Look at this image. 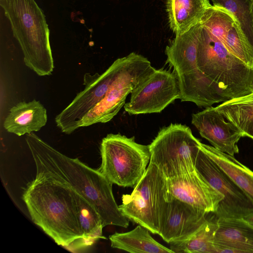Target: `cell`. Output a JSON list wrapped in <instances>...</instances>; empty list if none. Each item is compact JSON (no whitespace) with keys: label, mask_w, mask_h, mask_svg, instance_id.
Returning <instances> with one entry per match:
<instances>
[{"label":"cell","mask_w":253,"mask_h":253,"mask_svg":"<svg viewBox=\"0 0 253 253\" xmlns=\"http://www.w3.org/2000/svg\"><path fill=\"white\" fill-rule=\"evenodd\" d=\"M214 243L253 253V226L243 218H217Z\"/></svg>","instance_id":"17"},{"label":"cell","mask_w":253,"mask_h":253,"mask_svg":"<svg viewBox=\"0 0 253 253\" xmlns=\"http://www.w3.org/2000/svg\"><path fill=\"white\" fill-rule=\"evenodd\" d=\"M71 190L77 218L87 247L98 239L105 238L102 235V219L97 210L83 196Z\"/></svg>","instance_id":"21"},{"label":"cell","mask_w":253,"mask_h":253,"mask_svg":"<svg viewBox=\"0 0 253 253\" xmlns=\"http://www.w3.org/2000/svg\"><path fill=\"white\" fill-rule=\"evenodd\" d=\"M197 62L201 71L225 102L253 92V69L232 54L202 26L197 47Z\"/></svg>","instance_id":"4"},{"label":"cell","mask_w":253,"mask_h":253,"mask_svg":"<svg viewBox=\"0 0 253 253\" xmlns=\"http://www.w3.org/2000/svg\"><path fill=\"white\" fill-rule=\"evenodd\" d=\"M201 143L189 126L171 124L162 128L149 145L150 162L167 178L193 172Z\"/></svg>","instance_id":"7"},{"label":"cell","mask_w":253,"mask_h":253,"mask_svg":"<svg viewBox=\"0 0 253 253\" xmlns=\"http://www.w3.org/2000/svg\"><path fill=\"white\" fill-rule=\"evenodd\" d=\"M243 219H244L248 223L253 226V212L248 215Z\"/></svg>","instance_id":"26"},{"label":"cell","mask_w":253,"mask_h":253,"mask_svg":"<svg viewBox=\"0 0 253 253\" xmlns=\"http://www.w3.org/2000/svg\"><path fill=\"white\" fill-rule=\"evenodd\" d=\"M200 147L253 202V171L234 156L220 151L213 146L201 143Z\"/></svg>","instance_id":"20"},{"label":"cell","mask_w":253,"mask_h":253,"mask_svg":"<svg viewBox=\"0 0 253 253\" xmlns=\"http://www.w3.org/2000/svg\"><path fill=\"white\" fill-rule=\"evenodd\" d=\"M25 140L35 164L36 176L55 180L79 193L97 210L103 227L128 226V220L115 200L113 183L97 169L61 153L34 132L26 134Z\"/></svg>","instance_id":"1"},{"label":"cell","mask_w":253,"mask_h":253,"mask_svg":"<svg viewBox=\"0 0 253 253\" xmlns=\"http://www.w3.org/2000/svg\"><path fill=\"white\" fill-rule=\"evenodd\" d=\"M146 228L138 225L131 231L109 236L112 248L131 253H173L156 241Z\"/></svg>","instance_id":"19"},{"label":"cell","mask_w":253,"mask_h":253,"mask_svg":"<svg viewBox=\"0 0 253 253\" xmlns=\"http://www.w3.org/2000/svg\"><path fill=\"white\" fill-rule=\"evenodd\" d=\"M169 194L207 213H214L224 196L196 170L167 178Z\"/></svg>","instance_id":"14"},{"label":"cell","mask_w":253,"mask_h":253,"mask_svg":"<svg viewBox=\"0 0 253 253\" xmlns=\"http://www.w3.org/2000/svg\"><path fill=\"white\" fill-rule=\"evenodd\" d=\"M19 43L26 66L40 76L50 75L54 62L45 15L35 0H0Z\"/></svg>","instance_id":"3"},{"label":"cell","mask_w":253,"mask_h":253,"mask_svg":"<svg viewBox=\"0 0 253 253\" xmlns=\"http://www.w3.org/2000/svg\"><path fill=\"white\" fill-rule=\"evenodd\" d=\"M199 22L185 32L176 35L165 49L166 62L173 68L178 81L181 101L207 108L224 100L200 69L197 47L201 28Z\"/></svg>","instance_id":"5"},{"label":"cell","mask_w":253,"mask_h":253,"mask_svg":"<svg viewBox=\"0 0 253 253\" xmlns=\"http://www.w3.org/2000/svg\"><path fill=\"white\" fill-rule=\"evenodd\" d=\"M215 109L234 125L243 122L253 117V92L224 102Z\"/></svg>","instance_id":"24"},{"label":"cell","mask_w":253,"mask_h":253,"mask_svg":"<svg viewBox=\"0 0 253 253\" xmlns=\"http://www.w3.org/2000/svg\"><path fill=\"white\" fill-rule=\"evenodd\" d=\"M227 9L234 17L245 40L253 50V0H209Z\"/></svg>","instance_id":"23"},{"label":"cell","mask_w":253,"mask_h":253,"mask_svg":"<svg viewBox=\"0 0 253 253\" xmlns=\"http://www.w3.org/2000/svg\"><path fill=\"white\" fill-rule=\"evenodd\" d=\"M155 70L147 58L132 52L128 65L113 82L103 98L84 117L80 127L110 121L124 106L128 94Z\"/></svg>","instance_id":"10"},{"label":"cell","mask_w":253,"mask_h":253,"mask_svg":"<svg viewBox=\"0 0 253 253\" xmlns=\"http://www.w3.org/2000/svg\"><path fill=\"white\" fill-rule=\"evenodd\" d=\"M33 222L58 245L86 247L78 222L71 189L51 178L36 176L22 195Z\"/></svg>","instance_id":"2"},{"label":"cell","mask_w":253,"mask_h":253,"mask_svg":"<svg viewBox=\"0 0 253 253\" xmlns=\"http://www.w3.org/2000/svg\"><path fill=\"white\" fill-rule=\"evenodd\" d=\"M216 221L208 220L194 234L188 238L170 244L173 253H215L214 234Z\"/></svg>","instance_id":"22"},{"label":"cell","mask_w":253,"mask_h":253,"mask_svg":"<svg viewBox=\"0 0 253 253\" xmlns=\"http://www.w3.org/2000/svg\"><path fill=\"white\" fill-rule=\"evenodd\" d=\"M167 178L150 162L130 194H124L119 208L129 220L159 234L160 219L168 194Z\"/></svg>","instance_id":"8"},{"label":"cell","mask_w":253,"mask_h":253,"mask_svg":"<svg viewBox=\"0 0 253 253\" xmlns=\"http://www.w3.org/2000/svg\"><path fill=\"white\" fill-rule=\"evenodd\" d=\"M130 94L124 109L129 115H138L161 112L179 99L180 91L174 74L160 69L149 75Z\"/></svg>","instance_id":"12"},{"label":"cell","mask_w":253,"mask_h":253,"mask_svg":"<svg viewBox=\"0 0 253 253\" xmlns=\"http://www.w3.org/2000/svg\"><path fill=\"white\" fill-rule=\"evenodd\" d=\"M131 57V52L118 58L101 74L86 73L84 75V89L55 118L56 126L62 132L70 134L80 127L82 119L103 98Z\"/></svg>","instance_id":"9"},{"label":"cell","mask_w":253,"mask_h":253,"mask_svg":"<svg viewBox=\"0 0 253 253\" xmlns=\"http://www.w3.org/2000/svg\"><path fill=\"white\" fill-rule=\"evenodd\" d=\"M195 170L223 195L214 213L217 218H244L253 212V202L200 147Z\"/></svg>","instance_id":"11"},{"label":"cell","mask_w":253,"mask_h":253,"mask_svg":"<svg viewBox=\"0 0 253 253\" xmlns=\"http://www.w3.org/2000/svg\"><path fill=\"white\" fill-rule=\"evenodd\" d=\"M47 121V111L39 101L20 102L9 110L3 127L8 132L18 136L40 130Z\"/></svg>","instance_id":"16"},{"label":"cell","mask_w":253,"mask_h":253,"mask_svg":"<svg viewBox=\"0 0 253 253\" xmlns=\"http://www.w3.org/2000/svg\"><path fill=\"white\" fill-rule=\"evenodd\" d=\"M191 123L201 136L217 150L232 156L239 153L237 144L243 137L241 132L231 122H226L215 107H208L192 114Z\"/></svg>","instance_id":"15"},{"label":"cell","mask_w":253,"mask_h":253,"mask_svg":"<svg viewBox=\"0 0 253 253\" xmlns=\"http://www.w3.org/2000/svg\"><path fill=\"white\" fill-rule=\"evenodd\" d=\"M209 0H167L166 11L170 30L176 35L182 34L199 23Z\"/></svg>","instance_id":"18"},{"label":"cell","mask_w":253,"mask_h":253,"mask_svg":"<svg viewBox=\"0 0 253 253\" xmlns=\"http://www.w3.org/2000/svg\"><path fill=\"white\" fill-rule=\"evenodd\" d=\"M101 163L97 169L113 184L133 187L145 172L150 162L148 145L137 143L134 137L108 134L101 142Z\"/></svg>","instance_id":"6"},{"label":"cell","mask_w":253,"mask_h":253,"mask_svg":"<svg viewBox=\"0 0 253 253\" xmlns=\"http://www.w3.org/2000/svg\"><path fill=\"white\" fill-rule=\"evenodd\" d=\"M208 214L173 198L168 191L160 217L159 235L169 244L185 239L207 221Z\"/></svg>","instance_id":"13"},{"label":"cell","mask_w":253,"mask_h":253,"mask_svg":"<svg viewBox=\"0 0 253 253\" xmlns=\"http://www.w3.org/2000/svg\"><path fill=\"white\" fill-rule=\"evenodd\" d=\"M234 126L240 130L243 137L247 136L253 139V117Z\"/></svg>","instance_id":"25"}]
</instances>
